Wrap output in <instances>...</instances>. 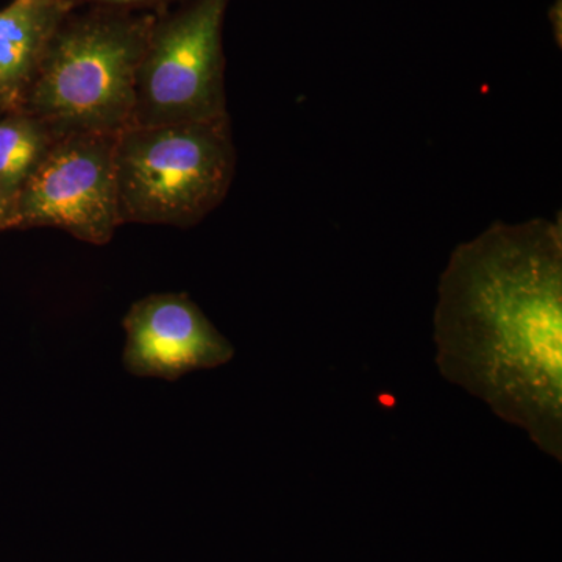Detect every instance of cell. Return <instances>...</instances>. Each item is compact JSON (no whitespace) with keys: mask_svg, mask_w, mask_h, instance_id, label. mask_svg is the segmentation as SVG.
I'll return each instance as SVG.
<instances>
[{"mask_svg":"<svg viewBox=\"0 0 562 562\" xmlns=\"http://www.w3.org/2000/svg\"><path fill=\"white\" fill-rule=\"evenodd\" d=\"M57 136L46 122L25 110L0 113V210L3 231L18 195Z\"/></svg>","mask_w":562,"mask_h":562,"instance_id":"obj_8","label":"cell"},{"mask_svg":"<svg viewBox=\"0 0 562 562\" xmlns=\"http://www.w3.org/2000/svg\"><path fill=\"white\" fill-rule=\"evenodd\" d=\"M447 382L562 461V224L494 222L450 254L432 314Z\"/></svg>","mask_w":562,"mask_h":562,"instance_id":"obj_1","label":"cell"},{"mask_svg":"<svg viewBox=\"0 0 562 562\" xmlns=\"http://www.w3.org/2000/svg\"><path fill=\"white\" fill-rule=\"evenodd\" d=\"M124 364L133 375L177 380L220 368L235 355L231 341L187 294L162 292L133 303L124 319Z\"/></svg>","mask_w":562,"mask_h":562,"instance_id":"obj_6","label":"cell"},{"mask_svg":"<svg viewBox=\"0 0 562 562\" xmlns=\"http://www.w3.org/2000/svg\"><path fill=\"white\" fill-rule=\"evenodd\" d=\"M150 29L143 22L92 18L52 36L21 110L72 133L117 135L132 124L136 76Z\"/></svg>","mask_w":562,"mask_h":562,"instance_id":"obj_3","label":"cell"},{"mask_svg":"<svg viewBox=\"0 0 562 562\" xmlns=\"http://www.w3.org/2000/svg\"><path fill=\"white\" fill-rule=\"evenodd\" d=\"M235 166L231 117L128 125L114 147L121 225L199 224L227 198Z\"/></svg>","mask_w":562,"mask_h":562,"instance_id":"obj_2","label":"cell"},{"mask_svg":"<svg viewBox=\"0 0 562 562\" xmlns=\"http://www.w3.org/2000/svg\"><path fill=\"white\" fill-rule=\"evenodd\" d=\"M66 9L63 0H11L0 10V113L24 105Z\"/></svg>","mask_w":562,"mask_h":562,"instance_id":"obj_7","label":"cell"},{"mask_svg":"<svg viewBox=\"0 0 562 562\" xmlns=\"http://www.w3.org/2000/svg\"><path fill=\"white\" fill-rule=\"evenodd\" d=\"M116 138L111 133H72L55 139L18 195L5 231L60 228L80 241L109 243L121 225Z\"/></svg>","mask_w":562,"mask_h":562,"instance_id":"obj_5","label":"cell"},{"mask_svg":"<svg viewBox=\"0 0 562 562\" xmlns=\"http://www.w3.org/2000/svg\"><path fill=\"white\" fill-rule=\"evenodd\" d=\"M0 232H3V216H2V210H0Z\"/></svg>","mask_w":562,"mask_h":562,"instance_id":"obj_10","label":"cell"},{"mask_svg":"<svg viewBox=\"0 0 562 562\" xmlns=\"http://www.w3.org/2000/svg\"><path fill=\"white\" fill-rule=\"evenodd\" d=\"M227 0H198L150 31L131 125L228 117L221 31Z\"/></svg>","mask_w":562,"mask_h":562,"instance_id":"obj_4","label":"cell"},{"mask_svg":"<svg viewBox=\"0 0 562 562\" xmlns=\"http://www.w3.org/2000/svg\"><path fill=\"white\" fill-rule=\"evenodd\" d=\"M63 2L70 3L74 2H85V0H63ZM91 2V0H90ZM92 2H111V3H135V2H146V0H92Z\"/></svg>","mask_w":562,"mask_h":562,"instance_id":"obj_9","label":"cell"}]
</instances>
